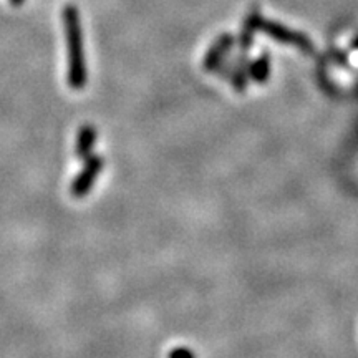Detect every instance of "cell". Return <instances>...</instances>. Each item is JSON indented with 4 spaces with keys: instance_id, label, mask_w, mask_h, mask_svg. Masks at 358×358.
Wrapping results in <instances>:
<instances>
[{
    "instance_id": "6da1fadb",
    "label": "cell",
    "mask_w": 358,
    "mask_h": 358,
    "mask_svg": "<svg viewBox=\"0 0 358 358\" xmlns=\"http://www.w3.org/2000/svg\"><path fill=\"white\" fill-rule=\"evenodd\" d=\"M64 20L65 38H66V53H69V71H66V82L70 88L83 90L88 82L87 58H85L83 45V30L80 12L75 6H65L62 12Z\"/></svg>"
},
{
    "instance_id": "7a4b0ae2",
    "label": "cell",
    "mask_w": 358,
    "mask_h": 358,
    "mask_svg": "<svg viewBox=\"0 0 358 358\" xmlns=\"http://www.w3.org/2000/svg\"><path fill=\"white\" fill-rule=\"evenodd\" d=\"M257 32H262L271 37L275 42L284 43V45H292L297 47L299 50L312 53L313 52V43L312 40L307 37L306 34L297 32V30H290L285 25L277 24V22L262 19L261 15L257 17Z\"/></svg>"
},
{
    "instance_id": "3957f363",
    "label": "cell",
    "mask_w": 358,
    "mask_h": 358,
    "mask_svg": "<svg viewBox=\"0 0 358 358\" xmlns=\"http://www.w3.org/2000/svg\"><path fill=\"white\" fill-rule=\"evenodd\" d=\"M105 166V161L100 155H90L87 159H85V164L82 171L77 174V178L71 182V196L75 198H85L90 191L95 186L98 176H100L101 169Z\"/></svg>"
},
{
    "instance_id": "277c9868",
    "label": "cell",
    "mask_w": 358,
    "mask_h": 358,
    "mask_svg": "<svg viewBox=\"0 0 358 358\" xmlns=\"http://www.w3.org/2000/svg\"><path fill=\"white\" fill-rule=\"evenodd\" d=\"M234 45V37L231 34H224L216 42L211 45L208 53L204 57V70L206 71H217L219 66L224 65V58L231 52Z\"/></svg>"
},
{
    "instance_id": "5b68a950",
    "label": "cell",
    "mask_w": 358,
    "mask_h": 358,
    "mask_svg": "<svg viewBox=\"0 0 358 358\" xmlns=\"http://www.w3.org/2000/svg\"><path fill=\"white\" fill-rule=\"evenodd\" d=\"M96 128L92 124H83L77 133V141H75V155L80 159H87L90 155H93L96 145Z\"/></svg>"
},
{
    "instance_id": "8992f818",
    "label": "cell",
    "mask_w": 358,
    "mask_h": 358,
    "mask_svg": "<svg viewBox=\"0 0 358 358\" xmlns=\"http://www.w3.org/2000/svg\"><path fill=\"white\" fill-rule=\"evenodd\" d=\"M249 58L248 53H241V58H237L234 69H232L231 75V83L237 93H243L245 88H248L249 83Z\"/></svg>"
},
{
    "instance_id": "52a82bcc",
    "label": "cell",
    "mask_w": 358,
    "mask_h": 358,
    "mask_svg": "<svg viewBox=\"0 0 358 358\" xmlns=\"http://www.w3.org/2000/svg\"><path fill=\"white\" fill-rule=\"evenodd\" d=\"M268 75H271V57L267 52H264L249 65V77L256 83H266Z\"/></svg>"
},
{
    "instance_id": "ba28073f",
    "label": "cell",
    "mask_w": 358,
    "mask_h": 358,
    "mask_svg": "<svg viewBox=\"0 0 358 358\" xmlns=\"http://www.w3.org/2000/svg\"><path fill=\"white\" fill-rule=\"evenodd\" d=\"M168 358H196V357H194V353L189 350V348L179 347V348H174V350L169 352Z\"/></svg>"
},
{
    "instance_id": "9c48e42d",
    "label": "cell",
    "mask_w": 358,
    "mask_h": 358,
    "mask_svg": "<svg viewBox=\"0 0 358 358\" xmlns=\"http://www.w3.org/2000/svg\"><path fill=\"white\" fill-rule=\"evenodd\" d=\"M24 2H25V0H10V3L13 7H20Z\"/></svg>"
},
{
    "instance_id": "30bf717a",
    "label": "cell",
    "mask_w": 358,
    "mask_h": 358,
    "mask_svg": "<svg viewBox=\"0 0 358 358\" xmlns=\"http://www.w3.org/2000/svg\"><path fill=\"white\" fill-rule=\"evenodd\" d=\"M352 47L355 48V50H358V37H355V40L352 42Z\"/></svg>"
}]
</instances>
